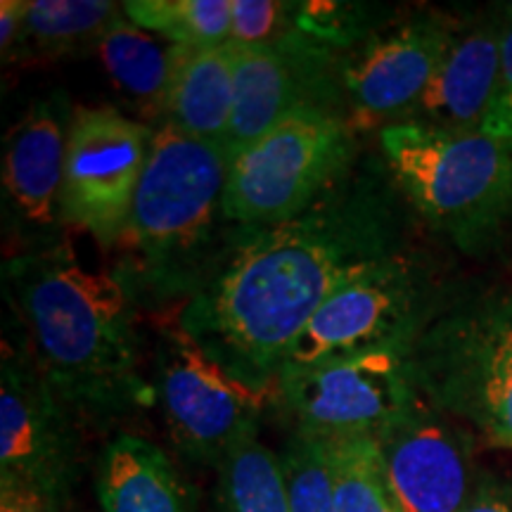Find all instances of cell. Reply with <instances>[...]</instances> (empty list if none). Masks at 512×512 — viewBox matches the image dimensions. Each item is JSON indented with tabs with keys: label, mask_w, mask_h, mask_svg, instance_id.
Listing matches in <instances>:
<instances>
[{
	"label": "cell",
	"mask_w": 512,
	"mask_h": 512,
	"mask_svg": "<svg viewBox=\"0 0 512 512\" xmlns=\"http://www.w3.org/2000/svg\"><path fill=\"white\" fill-rule=\"evenodd\" d=\"M399 252L389 185L347 174L294 219L238 226L209 278L181 304L178 328L230 377L271 394L320 306Z\"/></svg>",
	"instance_id": "cell-1"
},
{
	"label": "cell",
	"mask_w": 512,
	"mask_h": 512,
	"mask_svg": "<svg viewBox=\"0 0 512 512\" xmlns=\"http://www.w3.org/2000/svg\"><path fill=\"white\" fill-rule=\"evenodd\" d=\"M3 283L29 330L31 354L69 408L114 415L150 401L138 297L117 271L86 266L60 240L5 261Z\"/></svg>",
	"instance_id": "cell-2"
},
{
	"label": "cell",
	"mask_w": 512,
	"mask_h": 512,
	"mask_svg": "<svg viewBox=\"0 0 512 512\" xmlns=\"http://www.w3.org/2000/svg\"><path fill=\"white\" fill-rule=\"evenodd\" d=\"M228 155L223 147L159 124L124 238L119 275L138 302L183 304L200 290L233 242L226 219Z\"/></svg>",
	"instance_id": "cell-3"
},
{
	"label": "cell",
	"mask_w": 512,
	"mask_h": 512,
	"mask_svg": "<svg viewBox=\"0 0 512 512\" xmlns=\"http://www.w3.org/2000/svg\"><path fill=\"white\" fill-rule=\"evenodd\" d=\"M380 147L401 195L460 249H484L512 219V152L486 133L399 121Z\"/></svg>",
	"instance_id": "cell-4"
},
{
	"label": "cell",
	"mask_w": 512,
	"mask_h": 512,
	"mask_svg": "<svg viewBox=\"0 0 512 512\" xmlns=\"http://www.w3.org/2000/svg\"><path fill=\"white\" fill-rule=\"evenodd\" d=\"M408 366L439 411L512 448V292L441 309L413 344Z\"/></svg>",
	"instance_id": "cell-5"
},
{
	"label": "cell",
	"mask_w": 512,
	"mask_h": 512,
	"mask_svg": "<svg viewBox=\"0 0 512 512\" xmlns=\"http://www.w3.org/2000/svg\"><path fill=\"white\" fill-rule=\"evenodd\" d=\"M354 128L337 110L306 105L228 162L223 211L233 226L294 219L337 185L354 162Z\"/></svg>",
	"instance_id": "cell-6"
},
{
	"label": "cell",
	"mask_w": 512,
	"mask_h": 512,
	"mask_svg": "<svg viewBox=\"0 0 512 512\" xmlns=\"http://www.w3.org/2000/svg\"><path fill=\"white\" fill-rule=\"evenodd\" d=\"M439 311L427 273L408 254L389 256L320 306L287 351L280 375L375 351H411Z\"/></svg>",
	"instance_id": "cell-7"
},
{
	"label": "cell",
	"mask_w": 512,
	"mask_h": 512,
	"mask_svg": "<svg viewBox=\"0 0 512 512\" xmlns=\"http://www.w3.org/2000/svg\"><path fill=\"white\" fill-rule=\"evenodd\" d=\"M155 128L114 107H79L67 133L62 223L117 247L150 162Z\"/></svg>",
	"instance_id": "cell-8"
},
{
	"label": "cell",
	"mask_w": 512,
	"mask_h": 512,
	"mask_svg": "<svg viewBox=\"0 0 512 512\" xmlns=\"http://www.w3.org/2000/svg\"><path fill=\"white\" fill-rule=\"evenodd\" d=\"M152 370V392L176 448L197 463L219 465L240 441L259 432L266 392L216 366L181 328L164 330Z\"/></svg>",
	"instance_id": "cell-9"
},
{
	"label": "cell",
	"mask_w": 512,
	"mask_h": 512,
	"mask_svg": "<svg viewBox=\"0 0 512 512\" xmlns=\"http://www.w3.org/2000/svg\"><path fill=\"white\" fill-rule=\"evenodd\" d=\"M64 403L29 347L3 344L0 482L64 505L76 482V434Z\"/></svg>",
	"instance_id": "cell-10"
},
{
	"label": "cell",
	"mask_w": 512,
	"mask_h": 512,
	"mask_svg": "<svg viewBox=\"0 0 512 512\" xmlns=\"http://www.w3.org/2000/svg\"><path fill=\"white\" fill-rule=\"evenodd\" d=\"M408 354L387 349L330 366L290 370L278 377L275 392L297 420V430L316 437L375 434L420 396Z\"/></svg>",
	"instance_id": "cell-11"
},
{
	"label": "cell",
	"mask_w": 512,
	"mask_h": 512,
	"mask_svg": "<svg viewBox=\"0 0 512 512\" xmlns=\"http://www.w3.org/2000/svg\"><path fill=\"white\" fill-rule=\"evenodd\" d=\"M418 396L373 434L401 512H460L479 482L470 434Z\"/></svg>",
	"instance_id": "cell-12"
},
{
	"label": "cell",
	"mask_w": 512,
	"mask_h": 512,
	"mask_svg": "<svg viewBox=\"0 0 512 512\" xmlns=\"http://www.w3.org/2000/svg\"><path fill=\"white\" fill-rule=\"evenodd\" d=\"M294 29L266 46H238L235 102L226 140L228 162L299 107L335 110L330 48Z\"/></svg>",
	"instance_id": "cell-13"
},
{
	"label": "cell",
	"mask_w": 512,
	"mask_h": 512,
	"mask_svg": "<svg viewBox=\"0 0 512 512\" xmlns=\"http://www.w3.org/2000/svg\"><path fill=\"white\" fill-rule=\"evenodd\" d=\"M456 31V22L430 12L373 36L347 57L339 67V83L351 105V128L375 121L396 124L406 117L430 86Z\"/></svg>",
	"instance_id": "cell-14"
},
{
	"label": "cell",
	"mask_w": 512,
	"mask_h": 512,
	"mask_svg": "<svg viewBox=\"0 0 512 512\" xmlns=\"http://www.w3.org/2000/svg\"><path fill=\"white\" fill-rule=\"evenodd\" d=\"M62 95L38 100L8 133L3 155L5 216L24 233L38 238V247L50 245V233L62 223V183L67 117Z\"/></svg>",
	"instance_id": "cell-15"
},
{
	"label": "cell",
	"mask_w": 512,
	"mask_h": 512,
	"mask_svg": "<svg viewBox=\"0 0 512 512\" xmlns=\"http://www.w3.org/2000/svg\"><path fill=\"white\" fill-rule=\"evenodd\" d=\"M501 79V22H477L460 27L430 86L401 121L479 133L496 100ZM399 124V121H396Z\"/></svg>",
	"instance_id": "cell-16"
},
{
	"label": "cell",
	"mask_w": 512,
	"mask_h": 512,
	"mask_svg": "<svg viewBox=\"0 0 512 512\" xmlns=\"http://www.w3.org/2000/svg\"><path fill=\"white\" fill-rule=\"evenodd\" d=\"M233 41L214 48L171 46V81L162 124L226 150L235 102Z\"/></svg>",
	"instance_id": "cell-17"
},
{
	"label": "cell",
	"mask_w": 512,
	"mask_h": 512,
	"mask_svg": "<svg viewBox=\"0 0 512 512\" xmlns=\"http://www.w3.org/2000/svg\"><path fill=\"white\" fill-rule=\"evenodd\" d=\"M102 512H192L188 491L162 448L136 434L107 444L98 470Z\"/></svg>",
	"instance_id": "cell-18"
},
{
	"label": "cell",
	"mask_w": 512,
	"mask_h": 512,
	"mask_svg": "<svg viewBox=\"0 0 512 512\" xmlns=\"http://www.w3.org/2000/svg\"><path fill=\"white\" fill-rule=\"evenodd\" d=\"M95 48L117 91L147 121L162 124L171 81V46H162L121 12Z\"/></svg>",
	"instance_id": "cell-19"
},
{
	"label": "cell",
	"mask_w": 512,
	"mask_h": 512,
	"mask_svg": "<svg viewBox=\"0 0 512 512\" xmlns=\"http://www.w3.org/2000/svg\"><path fill=\"white\" fill-rule=\"evenodd\" d=\"M318 439L328 456L337 512H401L373 434Z\"/></svg>",
	"instance_id": "cell-20"
},
{
	"label": "cell",
	"mask_w": 512,
	"mask_h": 512,
	"mask_svg": "<svg viewBox=\"0 0 512 512\" xmlns=\"http://www.w3.org/2000/svg\"><path fill=\"white\" fill-rule=\"evenodd\" d=\"M216 470L219 512H292L280 453L261 444L259 437L240 441Z\"/></svg>",
	"instance_id": "cell-21"
},
{
	"label": "cell",
	"mask_w": 512,
	"mask_h": 512,
	"mask_svg": "<svg viewBox=\"0 0 512 512\" xmlns=\"http://www.w3.org/2000/svg\"><path fill=\"white\" fill-rule=\"evenodd\" d=\"M121 12L124 8L110 0H31L17 50L57 57L98 46L100 36Z\"/></svg>",
	"instance_id": "cell-22"
},
{
	"label": "cell",
	"mask_w": 512,
	"mask_h": 512,
	"mask_svg": "<svg viewBox=\"0 0 512 512\" xmlns=\"http://www.w3.org/2000/svg\"><path fill=\"white\" fill-rule=\"evenodd\" d=\"M233 0H126V19L169 46L214 48L230 41Z\"/></svg>",
	"instance_id": "cell-23"
},
{
	"label": "cell",
	"mask_w": 512,
	"mask_h": 512,
	"mask_svg": "<svg viewBox=\"0 0 512 512\" xmlns=\"http://www.w3.org/2000/svg\"><path fill=\"white\" fill-rule=\"evenodd\" d=\"M292 512H337L323 441L297 430L280 451Z\"/></svg>",
	"instance_id": "cell-24"
},
{
	"label": "cell",
	"mask_w": 512,
	"mask_h": 512,
	"mask_svg": "<svg viewBox=\"0 0 512 512\" xmlns=\"http://www.w3.org/2000/svg\"><path fill=\"white\" fill-rule=\"evenodd\" d=\"M294 5L273 0H233L230 3V41L238 46H266L285 38L297 24H290Z\"/></svg>",
	"instance_id": "cell-25"
},
{
	"label": "cell",
	"mask_w": 512,
	"mask_h": 512,
	"mask_svg": "<svg viewBox=\"0 0 512 512\" xmlns=\"http://www.w3.org/2000/svg\"><path fill=\"white\" fill-rule=\"evenodd\" d=\"M482 133L512 152V27L501 22V79Z\"/></svg>",
	"instance_id": "cell-26"
},
{
	"label": "cell",
	"mask_w": 512,
	"mask_h": 512,
	"mask_svg": "<svg viewBox=\"0 0 512 512\" xmlns=\"http://www.w3.org/2000/svg\"><path fill=\"white\" fill-rule=\"evenodd\" d=\"M460 512H512V482L484 475Z\"/></svg>",
	"instance_id": "cell-27"
},
{
	"label": "cell",
	"mask_w": 512,
	"mask_h": 512,
	"mask_svg": "<svg viewBox=\"0 0 512 512\" xmlns=\"http://www.w3.org/2000/svg\"><path fill=\"white\" fill-rule=\"evenodd\" d=\"M31 0H3L0 3V48L3 57H15L19 43H22L24 27H27Z\"/></svg>",
	"instance_id": "cell-28"
},
{
	"label": "cell",
	"mask_w": 512,
	"mask_h": 512,
	"mask_svg": "<svg viewBox=\"0 0 512 512\" xmlns=\"http://www.w3.org/2000/svg\"><path fill=\"white\" fill-rule=\"evenodd\" d=\"M0 512H62V505L38 491L0 482Z\"/></svg>",
	"instance_id": "cell-29"
},
{
	"label": "cell",
	"mask_w": 512,
	"mask_h": 512,
	"mask_svg": "<svg viewBox=\"0 0 512 512\" xmlns=\"http://www.w3.org/2000/svg\"><path fill=\"white\" fill-rule=\"evenodd\" d=\"M496 8H498V15H501V22L512 27V0H508V3H498Z\"/></svg>",
	"instance_id": "cell-30"
}]
</instances>
